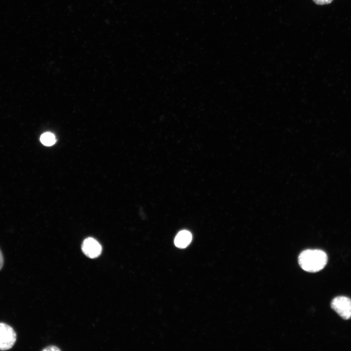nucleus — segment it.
Here are the masks:
<instances>
[{
	"label": "nucleus",
	"mask_w": 351,
	"mask_h": 351,
	"mask_svg": "<svg viewBox=\"0 0 351 351\" xmlns=\"http://www.w3.org/2000/svg\"><path fill=\"white\" fill-rule=\"evenodd\" d=\"M332 308L345 320L351 318V299L345 296H337L331 302Z\"/></svg>",
	"instance_id": "nucleus-3"
},
{
	"label": "nucleus",
	"mask_w": 351,
	"mask_h": 351,
	"mask_svg": "<svg viewBox=\"0 0 351 351\" xmlns=\"http://www.w3.org/2000/svg\"><path fill=\"white\" fill-rule=\"evenodd\" d=\"M4 264V258L2 253L0 249V271L2 268Z\"/></svg>",
	"instance_id": "nucleus-9"
},
{
	"label": "nucleus",
	"mask_w": 351,
	"mask_h": 351,
	"mask_svg": "<svg viewBox=\"0 0 351 351\" xmlns=\"http://www.w3.org/2000/svg\"><path fill=\"white\" fill-rule=\"evenodd\" d=\"M60 350L58 348V347L54 346H50L46 347L44 349L42 350V351H60Z\"/></svg>",
	"instance_id": "nucleus-8"
},
{
	"label": "nucleus",
	"mask_w": 351,
	"mask_h": 351,
	"mask_svg": "<svg viewBox=\"0 0 351 351\" xmlns=\"http://www.w3.org/2000/svg\"><path fill=\"white\" fill-rule=\"evenodd\" d=\"M40 140L43 145L47 146L53 145L56 140L55 136L49 132L43 134L40 136Z\"/></svg>",
	"instance_id": "nucleus-6"
},
{
	"label": "nucleus",
	"mask_w": 351,
	"mask_h": 351,
	"mask_svg": "<svg viewBox=\"0 0 351 351\" xmlns=\"http://www.w3.org/2000/svg\"><path fill=\"white\" fill-rule=\"evenodd\" d=\"M192 239L191 233L186 230L179 232L176 235L174 242L175 245L180 248H184L188 246Z\"/></svg>",
	"instance_id": "nucleus-5"
},
{
	"label": "nucleus",
	"mask_w": 351,
	"mask_h": 351,
	"mask_svg": "<svg viewBox=\"0 0 351 351\" xmlns=\"http://www.w3.org/2000/svg\"><path fill=\"white\" fill-rule=\"evenodd\" d=\"M82 250L88 257L92 258L98 257L101 254L102 248L100 244L95 239L88 237L83 242Z\"/></svg>",
	"instance_id": "nucleus-4"
},
{
	"label": "nucleus",
	"mask_w": 351,
	"mask_h": 351,
	"mask_svg": "<svg viewBox=\"0 0 351 351\" xmlns=\"http://www.w3.org/2000/svg\"><path fill=\"white\" fill-rule=\"evenodd\" d=\"M17 339V334L10 325L0 322V350L6 351L11 349Z\"/></svg>",
	"instance_id": "nucleus-2"
},
{
	"label": "nucleus",
	"mask_w": 351,
	"mask_h": 351,
	"mask_svg": "<svg viewBox=\"0 0 351 351\" xmlns=\"http://www.w3.org/2000/svg\"><path fill=\"white\" fill-rule=\"evenodd\" d=\"M328 256L320 250H306L298 256V263L305 271L315 273L323 269L327 263Z\"/></svg>",
	"instance_id": "nucleus-1"
},
{
	"label": "nucleus",
	"mask_w": 351,
	"mask_h": 351,
	"mask_svg": "<svg viewBox=\"0 0 351 351\" xmlns=\"http://www.w3.org/2000/svg\"><path fill=\"white\" fill-rule=\"evenodd\" d=\"M317 5L328 4L331 3L333 0H312Z\"/></svg>",
	"instance_id": "nucleus-7"
}]
</instances>
